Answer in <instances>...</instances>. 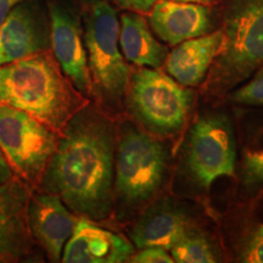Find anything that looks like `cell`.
Instances as JSON below:
<instances>
[{"instance_id": "1", "label": "cell", "mask_w": 263, "mask_h": 263, "mask_svg": "<svg viewBox=\"0 0 263 263\" xmlns=\"http://www.w3.org/2000/svg\"><path fill=\"white\" fill-rule=\"evenodd\" d=\"M116 120L89 101L62 130L37 189L58 195L74 215L112 218Z\"/></svg>"}, {"instance_id": "2", "label": "cell", "mask_w": 263, "mask_h": 263, "mask_svg": "<svg viewBox=\"0 0 263 263\" xmlns=\"http://www.w3.org/2000/svg\"><path fill=\"white\" fill-rule=\"evenodd\" d=\"M235 163L236 133L232 108L227 105L203 106L189 120L173 155L171 193L207 209L215 183L224 178L235 180Z\"/></svg>"}, {"instance_id": "3", "label": "cell", "mask_w": 263, "mask_h": 263, "mask_svg": "<svg viewBox=\"0 0 263 263\" xmlns=\"http://www.w3.org/2000/svg\"><path fill=\"white\" fill-rule=\"evenodd\" d=\"M173 144L144 130L133 118L116 120L114 212L118 223L133 221L171 182Z\"/></svg>"}, {"instance_id": "4", "label": "cell", "mask_w": 263, "mask_h": 263, "mask_svg": "<svg viewBox=\"0 0 263 263\" xmlns=\"http://www.w3.org/2000/svg\"><path fill=\"white\" fill-rule=\"evenodd\" d=\"M89 101L66 77L51 49L0 65V104L31 115L58 133Z\"/></svg>"}, {"instance_id": "5", "label": "cell", "mask_w": 263, "mask_h": 263, "mask_svg": "<svg viewBox=\"0 0 263 263\" xmlns=\"http://www.w3.org/2000/svg\"><path fill=\"white\" fill-rule=\"evenodd\" d=\"M222 44L205 82L203 97L221 99L263 66V0H218Z\"/></svg>"}, {"instance_id": "6", "label": "cell", "mask_w": 263, "mask_h": 263, "mask_svg": "<svg viewBox=\"0 0 263 263\" xmlns=\"http://www.w3.org/2000/svg\"><path fill=\"white\" fill-rule=\"evenodd\" d=\"M83 37L90 78V101L117 120L126 112L124 100L130 66L120 48V20L107 0L82 8Z\"/></svg>"}, {"instance_id": "7", "label": "cell", "mask_w": 263, "mask_h": 263, "mask_svg": "<svg viewBox=\"0 0 263 263\" xmlns=\"http://www.w3.org/2000/svg\"><path fill=\"white\" fill-rule=\"evenodd\" d=\"M195 99L193 88L179 84L160 68L130 67L126 112L153 136L171 140L183 133Z\"/></svg>"}, {"instance_id": "8", "label": "cell", "mask_w": 263, "mask_h": 263, "mask_svg": "<svg viewBox=\"0 0 263 263\" xmlns=\"http://www.w3.org/2000/svg\"><path fill=\"white\" fill-rule=\"evenodd\" d=\"M59 133L31 115L0 104V150L17 178L37 189Z\"/></svg>"}, {"instance_id": "9", "label": "cell", "mask_w": 263, "mask_h": 263, "mask_svg": "<svg viewBox=\"0 0 263 263\" xmlns=\"http://www.w3.org/2000/svg\"><path fill=\"white\" fill-rule=\"evenodd\" d=\"M205 217L201 203L162 194L132 221L128 235L136 249L160 246L170 251L184 230Z\"/></svg>"}, {"instance_id": "10", "label": "cell", "mask_w": 263, "mask_h": 263, "mask_svg": "<svg viewBox=\"0 0 263 263\" xmlns=\"http://www.w3.org/2000/svg\"><path fill=\"white\" fill-rule=\"evenodd\" d=\"M50 49L62 72L90 100L82 11L72 0H48Z\"/></svg>"}, {"instance_id": "11", "label": "cell", "mask_w": 263, "mask_h": 263, "mask_svg": "<svg viewBox=\"0 0 263 263\" xmlns=\"http://www.w3.org/2000/svg\"><path fill=\"white\" fill-rule=\"evenodd\" d=\"M218 232L228 261L263 263V192L233 202Z\"/></svg>"}, {"instance_id": "12", "label": "cell", "mask_w": 263, "mask_h": 263, "mask_svg": "<svg viewBox=\"0 0 263 263\" xmlns=\"http://www.w3.org/2000/svg\"><path fill=\"white\" fill-rule=\"evenodd\" d=\"M50 49L49 14L41 4L24 0L10 10L0 26V65Z\"/></svg>"}, {"instance_id": "13", "label": "cell", "mask_w": 263, "mask_h": 263, "mask_svg": "<svg viewBox=\"0 0 263 263\" xmlns=\"http://www.w3.org/2000/svg\"><path fill=\"white\" fill-rule=\"evenodd\" d=\"M32 188L17 177L0 184V262L28 261L38 245L27 223V203Z\"/></svg>"}, {"instance_id": "14", "label": "cell", "mask_w": 263, "mask_h": 263, "mask_svg": "<svg viewBox=\"0 0 263 263\" xmlns=\"http://www.w3.org/2000/svg\"><path fill=\"white\" fill-rule=\"evenodd\" d=\"M77 218L58 195L32 190L27 203L28 228L48 261L61 262L62 251L73 233Z\"/></svg>"}, {"instance_id": "15", "label": "cell", "mask_w": 263, "mask_h": 263, "mask_svg": "<svg viewBox=\"0 0 263 263\" xmlns=\"http://www.w3.org/2000/svg\"><path fill=\"white\" fill-rule=\"evenodd\" d=\"M236 133L239 199L263 192V107L232 106Z\"/></svg>"}, {"instance_id": "16", "label": "cell", "mask_w": 263, "mask_h": 263, "mask_svg": "<svg viewBox=\"0 0 263 263\" xmlns=\"http://www.w3.org/2000/svg\"><path fill=\"white\" fill-rule=\"evenodd\" d=\"M218 14L211 5L157 0L149 12V25L161 41L174 47L218 28Z\"/></svg>"}, {"instance_id": "17", "label": "cell", "mask_w": 263, "mask_h": 263, "mask_svg": "<svg viewBox=\"0 0 263 263\" xmlns=\"http://www.w3.org/2000/svg\"><path fill=\"white\" fill-rule=\"evenodd\" d=\"M136 252L130 240L78 216L73 233L66 242L61 262L65 263H123Z\"/></svg>"}, {"instance_id": "18", "label": "cell", "mask_w": 263, "mask_h": 263, "mask_svg": "<svg viewBox=\"0 0 263 263\" xmlns=\"http://www.w3.org/2000/svg\"><path fill=\"white\" fill-rule=\"evenodd\" d=\"M222 44V31L188 39L174 45L168 52L164 72L184 87H201Z\"/></svg>"}, {"instance_id": "19", "label": "cell", "mask_w": 263, "mask_h": 263, "mask_svg": "<svg viewBox=\"0 0 263 263\" xmlns=\"http://www.w3.org/2000/svg\"><path fill=\"white\" fill-rule=\"evenodd\" d=\"M120 48L126 61L138 67L161 68L170 52L154 35L143 14L130 10L121 15Z\"/></svg>"}, {"instance_id": "20", "label": "cell", "mask_w": 263, "mask_h": 263, "mask_svg": "<svg viewBox=\"0 0 263 263\" xmlns=\"http://www.w3.org/2000/svg\"><path fill=\"white\" fill-rule=\"evenodd\" d=\"M173 261L177 263H215L224 262L219 232L210 226L207 217L200 219L183 232L170 249Z\"/></svg>"}, {"instance_id": "21", "label": "cell", "mask_w": 263, "mask_h": 263, "mask_svg": "<svg viewBox=\"0 0 263 263\" xmlns=\"http://www.w3.org/2000/svg\"><path fill=\"white\" fill-rule=\"evenodd\" d=\"M218 101L232 106L263 107V66Z\"/></svg>"}, {"instance_id": "22", "label": "cell", "mask_w": 263, "mask_h": 263, "mask_svg": "<svg viewBox=\"0 0 263 263\" xmlns=\"http://www.w3.org/2000/svg\"><path fill=\"white\" fill-rule=\"evenodd\" d=\"M133 256L129 258L130 263H173V258L168 250L160 246H146L138 249Z\"/></svg>"}, {"instance_id": "23", "label": "cell", "mask_w": 263, "mask_h": 263, "mask_svg": "<svg viewBox=\"0 0 263 263\" xmlns=\"http://www.w3.org/2000/svg\"><path fill=\"white\" fill-rule=\"evenodd\" d=\"M156 2L157 0H112L114 4L118 8L140 12V14H149Z\"/></svg>"}, {"instance_id": "24", "label": "cell", "mask_w": 263, "mask_h": 263, "mask_svg": "<svg viewBox=\"0 0 263 263\" xmlns=\"http://www.w3.org/2000/svg\"><path fill=\"white\" fill-rule=\"evenodd\" d=\"M14 172L10 168L8 161H6L4 155H3L2 150H0V184L9 182V180L14 178Z\"/></svg>"}, {"instance_id": "25", "label": "cell", "mask_w": 263, "mask_h": 263, "mask_svg": "<svg viewBox=\"0 0 263 263\" xmlns=\"http://www.w3.org/2000/svg\"><path fill=\"white\" fill-rule=\"evenodd\" d=\"M21 2H24V0H0V26L3 25L5 17L10 12V10Z\"/></svg>"}, {"instance_id": "26", "label": "cell", "mask_w": 263, "mask_h": 263, "mask_svg": "<svg viewBox=\"0 0 263 263\" xmlns=\"http://www.w3.org/2000/svg\"><path fill=\"white\" fill-rule=\"evenodd\" d=\"M173 2H184V3H197V4H205V5H215L218 3V0H173Z\"/></svg>"}, {"instance_id": "27", "label": "cell", "mask_w": 263, "mask_h": 263, "mask_svg": "<svg viewBox=\"0 0 263 263\" xmlns=\"http://www.w3.org/2000/svg\"><path fill=\"white\" fill-rule=\"evenodd\" d=\"M72 2L76 3L80 8H85V6L94 4V3L99 2V0H72Z\"/></svg>"}]
</instances>
